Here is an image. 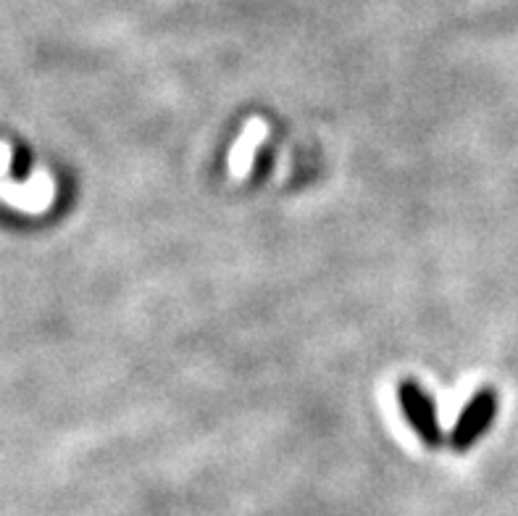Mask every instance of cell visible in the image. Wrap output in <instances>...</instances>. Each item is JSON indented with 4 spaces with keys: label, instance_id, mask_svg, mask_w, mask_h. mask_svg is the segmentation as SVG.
Here are the masks:
<instances>
[{
    "label": "cell",
    "instance_id": "1",
    "mask_svg": "<svg viewBox=\"0 0 518 516\" xmlns=\"http://www.w3.org/2000/svg\"><path fill=\"white\" fill-rule=\"evenodd\" d=\"M400 406H403L405 419L411 422L413 432L419 435L421 443L429 445V448H437L442 443V430L440 422H437V409H434V401L429 398L424 387L416 380H403L398 387Z\"/></svg>",
    "mask_w": 518,
    "mask_h": 516
},
{
    "label": "cell",
    "instance_id": "2",
    "mask_svg": "<svg viewBox=\"0 0 518 516\" xmlns=\"http://www.w3.org/2000/svg\"><path fill=\"white\" fill-rule=\"evenodd\" d=\"M495 414L497 393L490 390V387H484V390H479V393L466 403L463 414L458 416V422H455L453 432H450V448H453V451H469L471 445L487 432V427H490V422L495 419Z\"/></svg>",
    "mask_w": 518,
    "mask_h": 516
}]
</instances>
